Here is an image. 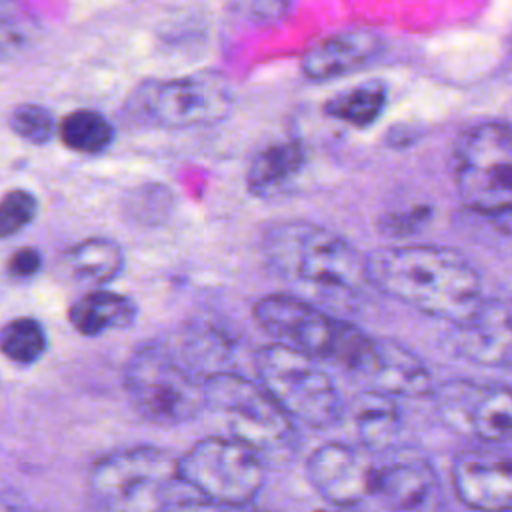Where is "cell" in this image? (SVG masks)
<instances>
[{
  "mask_svg": "<svg viewBox=\"0 0 512 512\" xmlns=\"http://www.w3.org/2000/svg\"><path fill=\"white\" fill-rule=\"evenodd\" d=\"M268 264L294 284L358 292L368 284L366 256L346 238L312 222H278L264 234Z\"/></svg>",
  "mask_w": 512,
  "mask_h": 512,
  "instance_id": "3",
  "label": "cell"
},
{
  "mask_svg": "<svg viewBox=\"0 0 512 512\" xmlns=\"http://www.w3.org/2000/svg\"><path fill=\"white\" fill-rule=\"evenodd\" d=\"M366 448L342 442L318 446L306 464V474L316 494L332 506H358L374 494L376 460Z\"/></svg>",
  "mask_w": 512,
  "mask_h": 512,
  "instance_id": "12",
  "label": "cell"
},
{
  "mask_svg": "<svg viewBox=\"0 0 512 512\" xmlns=\"http://www.w3.org/2000/svg\"><path fill=\"white\" fill-rule=\"evenodd\" d=\"M510 42H512V34H510Z\"/></svg>",
  "mask_w": 512,
  "mask_h": 512,
  "instance_id": "30",
  "label": "cell"
},
{
  "mask_svg": "<svg viewBox=\"0 0 512 512\" xmlns=\"http://www.w3.org/2000/svg\"><path fill=\"white\" fill-rule=\"evenodd\" d=\"M440 420L482 444L512 440V388L474 380H448L434 390Z\"/></svg>",
  "mask_w": 512,
  "mask_h": 512,
  "instance_id": "11",
  "label": "cell"
},
{
  "mask_svg": "<svg viewBox=\"0 0 512 512\" xmlns=\"http://www.w3.org/2000/svg\"><path fill=\"white\" fill-rule=\"evenodd\" d=\"M356 438L368 452H386L400 434L402 418L396 400L378 390H364L350 402Z\"/></svg>",
  "mask_w": 512,
  "mask_h": 512,
  "instance_id": "18",
  "label": "cell"
},
{
  "mask_svg": "<svg viewBox=\"0 0 512 512\" xmlns=\"http://www.w3.org/2000/svg\"><path fill=\"white\" fill-rule=\"evenodd\" d=\"M88 500L94 508L144 512L198 504V496L180 478L178 460L156 446H134L106 454L88 476Z\"/></svg>",
  "mask_w": 512,
  "mask_h": 512,
  "instance_id": "2",
  "label": "cell"
},
{
  "mask_svg": "<svg viewBox=\"0 0 512 512\" xmlns=\"http://www.w3.org/2000/svg\"><path fill=\"white\" fill-rule=\"evenodd\" d=\"M454 184L466 208L512 214V124L484 122L462 134L454 148Z\"/></svg>",
  "mask_w": 512,
  "mask_h": 512,
  "instance_id": "6",
  "label": "cell"
},
{
  "mask_svg": "<svg viewBox=\"0 0 512 512\" xmlns=\"http://www.w3.org/2000/svg\"><path fill=\"white\" fill-rule=\"evenodd\" d=\"M126 394L136 412L154 424L176 426L206 408L202 382L168 348L144 344L124 372Z\"/></svg>",
  "mask_w": 512,
  "mask_h": 512,
  "instance_id": "7",
  "label": "cell"
},
{
  "mask_svg": "<svg viewBox=\"0 0 512 512\" xmlns=\"http://www.w3.org/2000/svg\"><path fill=\"white\" fill-rule=\"evenodd\" d=\"M456 496L476 510H512V456L492 448H470L454 456Z\"/></svg>",
  "mask_w": 512,
  "mask_h": 512,
  "instance_id": "15",
  "label": "cell"
},
{
  "mask_svg": "<svg viewBox=\"0 0 512 512\" xmlns=\"http://www.w3.org/2000/svg\"><path fill=\"white\" fill-rule=\"evenodd\" d=\"M252 314L256 324L274 342L316 360L336 364L342 370L360 372L372 348V336L354 324L338 320L290 294H268L260 298Z\"/></svg>",
  "mask_w": 512,
  "mask_h": 512,
  "instance_id": "4",
  "label": "cell"
},
{
  "mask_svg": "<svg viewBox=\"0 0 512 512\" xmlns=\"http://www.w3.org/2000/svg\"><path fill=\"white\" fill-rule=\"evenodd\" d=\"M454 354L492 368H512V300H480L472 314L454 322Z\"/></svg>",
  "mask_w": 512,
  "mask_h": 512,
  "instance_id": "13",
  "label": "cell"
},
{
  "mask_svg": "<svg viewBox=\"0 0 512 512\" xmlns=\"http://www.w3.org/2000/svg\"><path fill=\"white\" fill-rule=\"evenodd\" d=\"M384 48V40L370 28H350L312 44L300 60L302 74L324 82L360 70Z\"/></svg>",
  "mask_w": 512,
  "mask_h": 512,
  "instance_id": "16",
  "label": "cell"
},
{
  "mask_svg": "<svg viewBox=\"0 0 512 512\" xmlns=\"http://www.w3.org/2000/svg\"><path fill=\"white\" fill-rule=\"evenodd\" d=\"M42 266V256L36 248L24 246L12 252V256L6 262V270L12 278H30L34 276Z\"/></svg>",
  "mask_w": 512,
  "mask_h": 512,
  "instance_id": "29",
  "label": "cell"
},
{
  "mask_svg": "<svg viewBox=\"0 0 512 512\" xmlns=\"http://www.w3.org/2000/svg\"><path fill=\"white\" fill-rule=\"evenodd\" d=\"M358 374L366 376L374 390L392 398H420L434 388L426 364L412 350L388 338H372L370 354Z\"/></svg>",
  "mask_w": 512,
  "mask_h": 512,
  "instance_id": "17",
  "label": "cell"
},
{
  "mask_svg": "<svg viewBox=\"0 0 512 512\" xmlns=\"http://www.w3.org/2000/svg\"><path fill=\"white\" fill-rule=\"evenodd\" d=\"M178 472L206 504L246 506L264 484V458L234 436H208L178 458Z\"/></svg>",
  "mask_w": 512,
  "mask_h": 512,
  "instance_id": "9",
  "label": "cell"
},
{
  "mask_svg": "<svg viewBox=\"0 0 512 512\" xmlns=\"http://www.w3.org/2000/svg\"><path fill=\"white\" fill-rule=\"evenodd\" d=\"M372 498L392 510L426 512L442 506V488L434 468L422 456L398 452L376 462Z\"/></svg>",
  "mask_w": 512,
  "mask_h": 512,
  "instance_id": "14",
  "label": "cell"
},
{
  "mask_svg": "<svg viewBox=\"0 0 512 512\" xmlns=\"http://www.w3.org/2000/svg\"><path fill=\"white\" fill-rule=\"evenodd\" d=\"M304 160V148L298 140L266 144L250 160L246 186L256 196L276 194L300 174Z\"/></svg>",
  "mask_w": 512,
  "mask_h": 512,
  "instance_id": "19",
  "label": "cell"
},
{
  "mask_svg": "<svg viewBox=\"0 0 512 512\" xmlns=\"http://www.w3.org/2000/svg\"><path fill=\"white\" fill-rule=\"evenodd\" d=\"M256 374L290 418L314 428H326L340 418L342 398L316 358L272 342L258 350Z\"/></svg>",
  "mask_w": 512,
  "mask_h": 512,
  "instance_id": "8",
  "label": "cell"
},
{
  "mask_svg": "<svg viewBox=\"0 0 512 512\" xmlns=\"http://www.w3.org/2000/svg\"><path fill=\"white\" fill-rule=\"evenodd\" d=\"M46 346V330L36 318L20 316L0 330V352L16 364H34L44 356Z\"/></svg>",
  "mask_w": 512,
  "mask_h": 512,
  "instance_id": "25",
  "label": "cell"
},
{
  "mask_svg": "<svg viewBox=\"0 0 512 512\" xmlns=\"http://www.w3.org/2000/svg\"><path fill=\"white\" fill-rule=\"evenodd\" d=\"M388 100V88L380 80H368L336 92L326 100L324 112L354 128L372 126L384 112Z\"/></svg>",
  "mask_w": 512,
  "mask_h": 512,
  "instance_id": "22",
  "label": "cell"
},
{
  "mask_svg": "<svg viewBox=\"0 0 512 512\" xmlns=\"http://www.w3.org/2000/svg\"><path fill=\"white\" fill-rule=\"evenodd\" d=\"M60 138L66 148L82 152V154H96L108 148L114 140V128L110 120L88 108L72 110L60 122Z\"/></svg>",
  "mask_w": 512,
  "mask_h": 512,
  "instance_id": "23",
  "label": "cell"
},
{
  "mask_svg": "<svg viewBox=\"0 0 512 512\" xmlns=\"http://www.w3.org/2000/svg\"><path fill=\"white\" fill-rule=\"evenodd\" d=\"M38 212V200L28 190H10L0 198V240L24 230Z\"/></svg>",
  "mask_w": 512,
  "mask_h": 512,
  "instance_id": "27",
  "label": "cell"
},
{
  "mask_svg": "<svg viewBox=\"0 0 512 512\" xmlns=\"http://www.w3.org/2000/svg\"><path fill=\"white\" fill-rule=\"evenodd\" d=\"M38 32V14L26 0H0V62L22 54Z\"/></svg>",
  "mask_w": 512,
  "mask_h": 512,
  "instance_id": "24",
  "label": "cell"
},
{
  "mask_svg": "<svg viewBox=\"0 0 512 512\" xmlns=\"http://www.w3.org/2000/svg\"><path fill=\"white\" fill-rule=\"evenodd\" d=\"M368 284L428 316L460 322L482 300L476 268L444 246H386L366 256Z\"/></svg>",
  "mask_w": 512,
  "mask_h": 512,
  "instance_id": "1",
  "label": "cell"
},
{
  "mask_svg": "<svg viewBox=\"0 0 512 512\" xmlns=\"http://www.w3.org/2000/svg\"><path fill=\"white\" fill-rule=\"evenodd\" d=\"M206 408L222 414L234 438L262 458H284L292 450V418L262 388L234 372H212L202 380Z\"/></svg>",
  "mask_w": 512,
  "mask_h": 512,
  "instance_id": "5",
  "label": "cell"
},
{
  "mask_svg": "<svg viewBox=\"0 0 512 512\" xmlns=\"http://www.w3.org/2000/svg\"><path fill=\"white\" fill-rule=\"evenodd\" d=\"M234 104L228 80L216 72H194L144 82L132 96V112L162 128H196L224 120Z\"/></svg>",
  "mask_w": 512,
  "mask_h": 512,
  "instance_id": "10",
  "label": "cell"
},
{
  "mask_svg": "<svg viewBox=\"0 0 512 512\" xmlns=\"http://www.w3.org/2000/svg\"><path fill=\"white\" fill-rule=\"evenodd\" d=\"M10 128L16 136L30 144H46L54 134V116L46 106L40 104H18L10 112Z\"/></svg>",
  "mask_w": 512,
  "mask_h": 512,
  "instance_id": "26",
  "label": "cell"
},
{
  "mask_svg": "<svg viewBox=\"0 0 512 512\" xmlns=\"http://www.w3.org/2000/svg\"><path fill=\"white\" fill-rule=\"evenodd\" d=\"M70 324L84 336H98L108 330L128 328L136 318V304L118 292L92 290L72 302Z\"/></svg>",
  "mask_w": 512,
  "mask_h": 512,
  "instance_id": "20",
  "label": "cell"
},
{
  "mask_svg": "<svg viewBox=\"0 0 512 512\" xmlns=\"http://www.w3.org/2000/svg\"><path fill=\"white\" fill-rule=\"evenodd\" d=\"M62 262L74 280L100 286L118 278L124 268V250L110 238H88L68 248Z\"/></svg>",
  "mask_w": 512,
  "mask_h": 512,
  "instance_id": "21",
  "label": "cell"
},
{
  "mask_svg": "<svg viewBox=\"0 0 512 512\" xmlns=\"http://www.w3.org/2000/svg\"><path fill=\"white\" fill-rule=\"evenodd\" d=\"M428 218H430L428 206H410L408 210L388 212L380 220V228L388 236H406V234H414L416 230L426 226Z\"/></svg>",
  "mask_w": 512,
  "mask_h": 512,
  "instance_id": "28",
  "label": "cell"
}]
</instances>
